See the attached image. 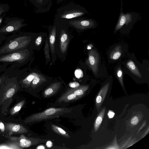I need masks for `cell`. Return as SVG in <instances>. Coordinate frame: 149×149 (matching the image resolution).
<instances>
[{
	"label": "cell",
	"instance_id": "obj_1",
	"mask_svg": "<svg viewBox=\"0 0 149 149\" xmlns=\"http://www.w3.org/2000/svg\"><path fill=\"white\" fill-rule=\"evenodd\" d=\"M125 73L135 79H143L149 77V62L145 60L141 63L133 54L128 55L126 60L123 62Z\"/></svg>",
	"mask_w": 149,
	"mask_h": 149
},
{
	"label": "cell",
	"instance_id": "obj_2",
	"mask_svg": "<svg viewBox=\"0 0 149 149\" xmlns=\"http://www.w3.org/2000/svg\"><path fill=\"white\" fill-rule=\"evenodd\" d=\"M70 109L65 108H49L43 112L32 115L26 118L24 122L26 123H29L53 118L70 111Z\"/></svg>",
	"mask_w": 149,
	"mask_h": 149
},
{
	"label": "cell",
	"instance_id": "obj_3",
	"mask_svg": "<svg viewBox=\"0 0 149 149\" xmlns=\"http://www.w3.org/2000/svg\"><path fill=\"white\" fill-rule=\"evenodd\" d=\"M24 21L23 19L16 17H6L4 22L5 24L0 28V36L19 31L26 25L23 23Z\"/></svg>",
	"mask_w": 149,
	"mask_h": 149
},
{
	"label": "cell",
	"instance_id": "obj_4",
	"mask_svg": "<svg viewBox=\"0 0 149 149\" xmlns=\"http://www.w3.org/2000/svg\"><path fill=\"white\" fill-rule=\"evenodd\" d=\"M28 40L26 36H19L10 41L0 49V55L22 49L28 44Z\"/></svg>",
	"mask_w": 149,
	"mask_h": 149
},
{
	"label": "cell",
	"instance_id": "obj_5",
	"mask_svg": "<svg viewBox=\"0 0 149 149\" xmlns=\"http://www.w3.org/2000/svg\"><path fill=\"white\" fill-rule=\"evenodd\" d=\"M127 52L125 46L120 43L111 46L107 52L109 63H115L120 60L125 55Z\"/></svg>",
	"mask_w": 149,
	"mask_h": 149
},
{
	"label": "cell",
	"instance_id": "obj_6",
	"mask_svg": "<svg viewBox=\"0 0 149 149\" xmlns=\"http://www.w3.org/2000/svg\"><path fill=\"white\" fill-rule=\"evenodd\" d=\"M90 49L91 50L89 52L88 61L94 75L98 77L100 76V70L101 69L100 56L95 47L93 49L91 48Z\"/></svg>",
	"mask_w": 149,
	"mask_h": 149
},
{
	"label": "cell",
	"instance_id": "obj_7",
	"mask_svg": "<svg viewBox=\"0 0 149 149\" xmlns=\"http://www.w3.org/2000/svg\"><path fill=\"white\" fill-rule=\"evenodd\" d=\"M26 54L25 50L20 49L1 55L0 56V62H20L25 58Z\"/></svg>",
	"mask_w": 149,
	"mask_h": 149
},
{
	"label": "cell",
	"instance_id": "obj_8",
	"mask_svg": "<svg viewBox=\"0 0 149 149\" xmlns=\"http://www.w3.org/2000/svg\"><path fill=\"white\" fill-rule=\"evenodd\" d=\"M5 130L9 133L10 135L13 134L26 133L28 132L27 129L22 125L13 123L6 124Z\"/></svg>",
	"mask_w": 149,
	"mask_h": 149
},
{
	"label": "cell",
	"instance_id": "obj_9",
	"mask_svg": "<svg viewBox=\"0 0 149 149\" xmlns=\"http://www.w3.org/2000/svg\"><path fill=\"white\" fill-rule=\"evenodd\" d=\"M110 82L107 83L101 88L96 98V106L97 108L100 107L102 104L109 87Z\"/></svg>",
	"mask_w": 149,
	"mask_h": 149
},
{
	"label": "cell",
	"instance_id": "obj_10",
	"mask_svg": "<svg viewBox=\"0 0 149 149\" xmlns=\"http://www.w3.org/2000/svg\"><path fill=\"white\" fill-rule=\"evenodd\" d=\"M132 16L130 14H124L121 13L118 22L116 26L115 32L120 29L125 24L127 26L132 21Z\"/></svg>",
	"mask_w": 149,
	"mask_h": 149
},
{
	"label": "cell",
	"instance_id": "obj_11",
	"mask_svg": "<svg viewBox=\"0 0 149 149\" xmlns=\"http://www.w3.org/2000/svg\"><path fill=\"white\" fill-rule=\"evenodd\" d=\"M114 73L116 77L118 79L121 86L123 87V76L125 72L121 64H118L114 68Z\"/></svg>",
	"mask_w": 149,
	"mask_h": 149
},
{
	"label": "cell",
	"instance_id": "obj_12",
	"mask_svg": "<svg viewBox=\"0 0 149 149\" xmlns=\"http://www.w3.org/2000/svg\"><path fill=\"white\" fill-rule=\"evenodd\" d=\"M72 24L77 27L82 29L93 27L94 25V22L91 20H83L72 21Z\"/></svg>",
	"mask_w": 149,
	"mask_h": 149
},
{
	"label": "cell",
	"instance_id": "obj_13",
	"mask_svg": "<svg viewBox=\"0 0 149 149\" xmlns=\"http://www.w3.org/2000/svg\"><path fill=\"white\" fill-rule=\"evenodd\" d=\"M11 139L14 141H16L17 143L21 147L27 148L29 147L31 145V141L26 139L24 136H21L19 138H11Z\"/></svg>",
	"mask_w": 149,
	"mask_h": 149
},
{
	"label": "cell",
	"instance_id": "obj_14",
	"mask_svg": "<svg viewBox=\"0 0 149 149\" xmlns=\"http://www.w3.org/2000/svg\"><path fill=\"white\" fill-rule=\"evenodd\" d=\"M106 110L105 107H104L100 111L97 117L94 124V131L96 132L98 130L103 120Z\"/></svg>",
	"mask_w": 149,
	"mask_h": 149
},
{
	"label": "cell",
	"instance_id": "obj_15",
	"mask_svg": "<svg viewBox=\"0 0 149 149\" xmlns=\"http://www.w3.org/2000/svg\"><path fill=\"white\" fill-rule=\"evenodd\" d=\"M83 14V13L80 11L71 10L65 14H63L61 17L65 19H71L81 16Z\"/></svg>",
	"mask_w": 149,
	"mask_h": 149
},
{
	"label": "cell",
	"instance_id": "obj_16",
	"mask_svg": "<svg viewBox=\"0 0 149 149\" xmlns=\"http://www.w3.org/2000/svg\"><path fill=\"white\" fill-rule=\"evenodd\" d=\"M51 127L52 130L56 133L64 137H69L68 133L61 128L54 125H52Z\"/></svg>",
	"mask_w": 149,
	"mask_h": 149
},
{
	"label": "cell",
	"instance_id": "obj_17",
	"mask_svg": "<svg viewBox=\"0 0 149 149\" xmlns=\"http://www.w3.org/2000/svg\"><path fill=\"white\" fill-rule=\"evenodd\" d=\"M88 88L89 86H84L80 88L77 89L74 92V93L77 96H81L83 95Z\"/></svg>",
	"mask_w": 149,
	"mask_h": 149
},
{
	"label": "cell",
	"instance_id": "obj_18",
	"mask_svg": "<svg viewBox=\"0 0 149 149\" xmlns=\"http://www.w3.org/2000/svg\"><path fill=\"white\" fill-rule=\"evenodd\" d=\"M10 9V6L6 3H0V16L7 12Z\"/></svg>",
	"mask_w": 149,
	"mask_h": 149
},
{
	"label": "cell",
	"instance_id": "obj_19",
	"mask_svg": "<svg viewBox=\"0 0 149 149\" xmlns=\"http://www.w3.org/2000/svg\"><path fill=\"white\" fill-rule=\"evenodd\" d=\"M24 102V101H22L17 104L12 110L11 112V114H13L19 111L23 106Z\"/></svg>",
	"mask_w": 149,
	"mask_h": 149
},
{
	"label": "cell",
	"instance_id": "obj_20",
	"mask_svg": "<svg viewBox=\"0 0 149 149\" xmlns=\"http://www.w3.org/2000/svg\"><path fill=\"white\" fill-rule=\"evenodd\" d=\"M69 94V95L68 94L65 96H62V97L67 96V99L68 100H73L76 97L77 95L73 93H70Z\"/></svg>",
	"mask_w": 149,
	"mask_h": 149
},
{
	"label": "cell",
	"instance_id": "obj_21",
	"mask_svg": "<svg viewBox=\"0 0 149 149\" xmlns=\"http://www.w3.org/2000/svg\"><path fill=\"white\" fill-rule=\"evenodd\" d=\"M139 121V119L136 116L133 117L131 120V123L133 125H137Z\"/></svg>",
	"mask_w": 149,
	"mask_h": 149
},
{
	"label": "cell",
	"instance_id": "obj_22",
	"mask_svg": "<svg viewBox=\"0 0 149 149\" xmlns=\"http://www.w3.org/2000/svg\"><path fill=\"white\" fill-rule=\"evenodd\" d=\"M53 92V89L51 88L47 89L45 91V94L46 96L51 95Z\"/></svg>",
	"mask_w": 149,
	"mask_h": 149
},
{
	"label": "cell",
	"instance_id": "obj_23",
	"mask_svg": "<svg viewBox=\"0 0 149 149\" xmlns=\"http://www.w3.org/2000/svg\"><path fill=\"white\" fill-rule=\"evenodd\" d=\"M75 76L78 78H80L81 77L82 74V71L79 70H77L75 72Z\"/></svg>",
	"mask_w": 149,
	"mask_h": 149
},
{
	"label": "cell",
	"instance_id": "obj_24",
	"mask_svg": "<svg viewBox=\"0 0 149 149\" xmlns=\"http://www.w3.org/2000/svg\"><path fill=\"white\" fill-rule=\"evenodd\" d=\"M35 76L33 75H30L28 76L26 78V80L24 79L23 81H27L29 82H31L34 78Z\"/></svg>",
	"mask_w": 149,
	"mask_h": 149
},
{
	"label": "cell",
	"instance_id": "obj_25",
	"mask_svg": "<svg viewBox=\"0 0 149 149\" xmlns=\"http://www.w3.org/2000/svg\"><path fill=\"white\" fill-rule=\"evenodd\" d=\"M42 38L41 36L38 37L36 39L35 43L36 45H39L41 43Z\"/></svg>",
	"mask_w": 149,
	"mask_h": 149
},
{
	"label": "cell",
	"instance_id": "obj_26",
	"mask_svg": "<svg viewBox=\"0 0 149 149\" xmlns=\"http://www.w3.org/2000/svg\"><path fill=\"white\" fill-rule=\"evenodd\" d=\"M107 115L109 118H111L114 117L115 115V113L112 111L110 110L107 113Z\"/></svg>",
	"mask_w": 149,
	"mask_h": 149
},
{
	"label": "cell",
	"instance_id": "obj_27",
	"mask_svg": "<svg viewBox=\"0 0 149 149\" xmlns=\"http://www.w3.org/2000/svg\"><path fill=\"white\" fill-rule=\"evenodd\" d=\"M70 86L72 88L77 87L79 86V84L77 82H74L70 83Z\"/></svg>",
	"mask_w": 149,
	"mask_h": 149
},
{
	"label": "cell",
	"instance_id": "obj_28",
	"mask_svg": "<svg viewBox=\"0 0 149 149\" xmlns=\"http://www.w3.org/2000/svg\"><path fill=\"white\" fill-rule=\"evenodd\" d=\"M40 81V79L38 77H36L34 78L32 81V84H33L35 85L37 84Z\"/></svg>",
	"mask_w": 149,
	"mask_h": 149
},
{
	"label": "cell",
	"instance_id": "obj_29",
	"mask_svg": "<svg viewBox=\"0 0 149 149\" xmlns=\"http://www.w3.org/2000/svg\"><path fill=\"white\" fill-rule=\"evenodd\" d=\"M68 37L67 35L66 34H63L61 38V40L62 42H63L65 41L67 39Z\"/></svg>",
	"mask_w": 149,
	"mask_h": 149
},
{
	"label": "cell",
	"instance_id": "obj_30",
	"mask_svg": "<svg viewBox=\"0 0 149 149\" xmlns=\"http://www.w3.org/2000/svg\"><path fill=\"white\" fill-rule=\"evenodd\" d=\"M5 129V126L2 122H0V130L2 132H3Z\"/></svg>",
	"mask_w": 149,
	"mask_h": 149
},
{
	"label": "cell",
	"instance_id": "obj_31",
	"mask_svg": "<svg viewBox=\"0 0 149 149\" xmlns=\"http://www.w3.org/2000/svg\"><path fill=\"white\" fill-rule=\"evenodd\" d=\"M6 78L5 76L4 75L0 77V86L4 82Z\"/></svg>",
	"mask_w": 149,
	"mask_h": 149
},
{
	"label": "cell",
	"instance_id": "obj_32",
	"mask_svg": "<svg viewBox=\"0 0 149 149\" xmlns=\"http://www.w3.org/2000/svg\"><path fill=\"white\" fill-rule=\"evenodd\" d=\"M55 38L54 36L51 35L50 37V42L51 44H53L55 42Z\"/></svg>",
	"mask_w": 149,
	"mask_h": 149
},
{
	"label": "cell",
	"instance_id": "obj_33",
	"mask_svg": "<svg viewBox=\"0 0 149 149\" xmlns=\"http://www.w3.org/2000/svg\"><path fill=\"white\" fill-rule=\"evenodd\" d=\"M6 14L5 13L0 16V26H1L3 19L4 17Z\"/></svg>",
	"mask_w": 149,
	"mask_h": 149
},
{
	"label": "cell",
	"instance_id": "obj_34",
	"mask_svg": "<svg viewBox=\"0 0 149 149\" xmlns=\"http://www.w3.org/2000/svg\"><path fill=\"white\" fill-rule=\"evenodd\" d=\"M46 146L47 147L50 148L52 146V143L51 141H48L47 142Z\"/></svg>",
	"mask_w": 149,
	"mask_h": 149
},
{
	"label": "cell",
	"instance_id": "obj_35",
	"mask_svg": "<svg viewBox=\"0 0 149 149\" xmlns=\"http://www.w3.org/2000/svg\"><path fill=\"white\" fill-rule=\"evenodd\" d=\"M145 124H146V122H145L144 123H143L142 125V126L140 128L139 130V131H138V132H139V131H140V130H141L144 126H145Z\"/></svg>",
	"mask_w": 149,
	"mask_h": 149
},
{
	"label": "cell",
	"instance_id": "obj_36",
	"mask_svg": "<svg viewBox=\"0 0 149 149\" xmlns=\"http://www.w3.org/2000/svg\"><path fill=\"white\" fill-rule=\"evenodd\" d=\"M37 149H44L45 148L43 146H38L37 148Z\"/></svg>",
	"mask_w": 149,
	"mask_h": 149
},
{
	"label": "cell",
	"instance_id": "obj_37",
	"mask_svg": "<svg viewBox=\"0 0 149 149\" xmlns=\"http://www.w3.org/2000/svg\"><path fill=\"white\" fill-rule=\"evenodd\" d=\"M1 41V40L0 39V41Z\"/></svg>",
	"mask_w": 149,
	"mask_h": 149
},
{
	"label": "cell",
	"instance_id": "obj_38",
	"mask_svg": "<svg viewBox=\"0 0 149 149\" xmlns=\"http://www.w3.org/2000/svg\"></svg>",
	"mask_w": 149,
	"mask_h": 149
}]
</instances>
